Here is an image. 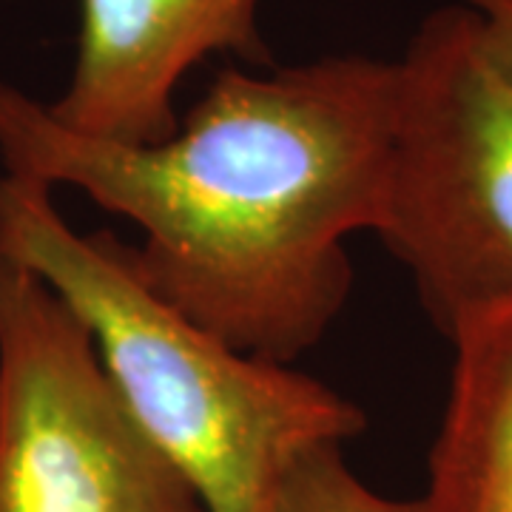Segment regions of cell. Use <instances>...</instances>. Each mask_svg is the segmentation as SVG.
<instances>
[{
  "label": "cell",
  "mask_w": 512,
  "mask_h": 512,
  "mask_svg": "<svg viewBox=\"0 0 512 512\" xmlns=\"http://www.w3.org/2000/svg\"><path fill=\"white\" fill-rule=\"evenodd\" d=\"M373 234L444 336L512 302V72L456 0L421 20L396 60Z\"/></svg>",
  "instance_id": "obj_3"
},
{
  "label": "cell",
  "mask_w": 512,
  "mask_h": 512,
  "mask_svg": "<svg viewBox=\"0 0 512 512\" xmlns=\"http://www.w3.org/2000/svg\"><path fill=\"white\" fill-rule=\"evenodd\" d=\"M52 191L0 177V259L32 271L86 325L117 396L205 512H279L305 458L362 436L359 404L177 311L114 234H77Z\"/></svg>",
  "instance_id": "obj_2"
},
{
  "label": "cell",
  "mask_w": 512,
  "mask_h": 512,
  "mask_svg": "<svg viewBox=\"0 0 512 512\" xmlns=\"http://www.w3.org/2000/svg\"><path fill=\"white\" fill-rule=\"evenodd\" d=\"M413 512H512V302L464 319Z\"/></svg>",
  "instance_id": "obj_6"
},
{
  "label": "cell",
  "mask_w": 512,
  "mask_h": 512,
  "mask_svg": "<svg viewBox=\"0 0 512 512\" xmlns=\"http://www.w3.org/2000/svg\"><path fill=\"white\" fill-rule=\"evenodd\" d=\"M279 512H413V501L376 493L350 470L342 447H325L293 470Z\"/></svg>",
  "instance_id": "obj_7"
},
{
  "label": "cell",
  "mask_w": 512,
  "mask_h": 512,
  "mask_svg": "<svg viewBox=\"0 0 512 512\" xmlns=\"http://www.w3.org/2000/svg\"><path fill=\"white\" fill-rule=\"evenodd\" d=\"M481 23L493 55L512 72V0H456Z\"/></svg>",
  "instance_id": "obj_8"
},
{
  "label": "cell",
  "mask_w": 512,
  "mask_h": 512,
  "mask_svg": "<svg viewBox=\"0 0 512 512\" xmlns=\"http://www.w3.org/2000/svg\"><path fill=\"white\" fill-rule=\"evenodd\" d=\"M393 106L396 60L222 69L171 137L117 143L0 83V163L134 222L143 242L128 248L154 291L242 353L291 365L348 302L345 248L379 222Z\"/></svg>",
  "instance_id": "obj_1"
},
{
  "label": "cell",
  "mask_w": 512,
  "mask_h": 512,
  "mask_svg": "<svg viewBox=\"0 0 512 512\" xmlns=\"http://www.w3.org/2000/svg\"><path fill=\"white\" fill-rule=\"evenodd\" d=\"M211 55L268 66L259 0H80L72 77L49 111L89 137L160 143L180 126L183 77Z\"/></svg>",
  "instance_id": "obj_5"
},
{
  "label": "cell",
  "mask_w": 512,
  "mask_h": 512,
  "mask_svg": "<svg viewBox=\"0 0 512 512\" xmlns=\"http://www.w3.org/2000/svg\"><path fill=\"white\" fill-rule=\"evenodd\" d=\"M0 512H205L117 396L86 325L0 259Z\"/></svg>",
  "instance_id": "obj_4"
}]
</instances>
